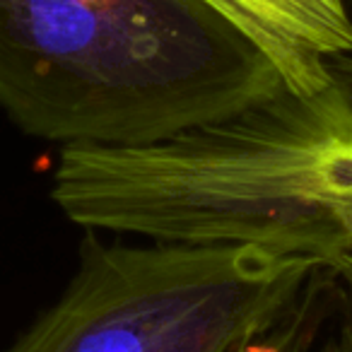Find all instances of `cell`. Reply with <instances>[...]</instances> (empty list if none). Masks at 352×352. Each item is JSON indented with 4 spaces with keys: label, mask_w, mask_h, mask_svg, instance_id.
<instances>
[{
    "label": "cell",
    "mask_w": 352,
    "mask_h": 352,
    "mask_svg": "<svg viewBox=\"0 0 352 352\" xmlns=\"http://www.w3.org/2000/svg\"><path fill=\"white\" fill-rule=\"evenodd\" d=\"M278 68L285 87L307 94L326 82V60L352 54L345 0H206Z\"/></svg>",
    "instance_id": "3"
},
{
    "label": "cell",
    "mask_w": 352,
    "mask_h": 352,
    "mask_svg": "<svg viewBox=\"0 0 352 352\" xmlns=\"http://www.w3.org/2000/svg\"><path fill=\"white\" fill-rule=\"evenodd\" d=\"M336 307V285L328 265L311 275L289 311L270 331L261 333L241 352H311Z\"/></svg>",
    "instance_id": "4"
},
{
    "label": "cell",
    "mask_w": 352,
    "mask_h": 352,
    "mask_svg": "<svg viewBox=\"0 0 352 352\" xmlns=\"http://www.w3.org/2000/svg\"><path fill=\"white\" fill-rule=\"evenodd\" d=\"M321 265L249 244H107L85 230L70 283L6 352H241Z\"/></svg>",
    "instance_id": "2"
},
{
    "label": "cell",
    "mask_w": 352,
    "mask_h": 352,
    "mask_svg": "<svg viewBox=\"0 0 352 352\" xmlns=\"http://www.w3.org/2000/svg\"><path fill=\"white\" fill-rule=\"evenodd\" d=\"M336 285V307L311 352H352V251L328 263Z\"/></svg>",
    "instance_id": "5"
},
{
    "label": "cell",
    "mask_w": 352,
    "mask_h": 352,
    "mask_svg": "<svg viewBox=\"0 0 352 352\" xmlns=\"http://www.w3.org/2000/svg\"><path fill=\"white\" fill-rule=\"evenodd\" d=\"M283 89L206 0H0V109L58 152L155 145Z\"/></svg>",
    "instance_id": "1"
}]
</instances>
